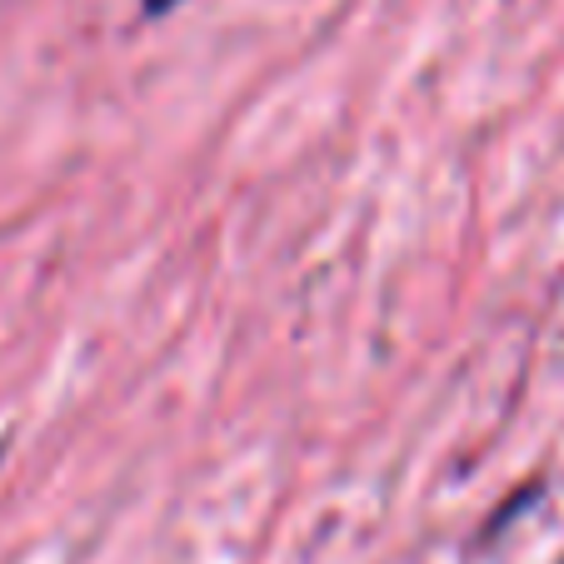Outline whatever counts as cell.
Segmentation results:
<instances>
[{
  "instance_id": "cell-1",
  "label": "cell",
  "mask_w": 564,
  "mask_h": 564,
  "mask_svg": "<svg viewBox=\"0 0 564 564\" xmlns=\"http://www.w3.org/2000/svg\"><path fill=\"white\" fill-rule=\"evenodd\" d=\"M171 6H175V0H145V11H150V15H155V11H171Z\"/></svg>"
}]
</instances>
